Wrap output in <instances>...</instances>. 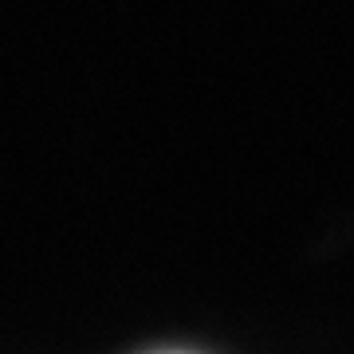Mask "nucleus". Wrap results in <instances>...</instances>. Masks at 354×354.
<instances>
[{
	"mask_svg": "<svg viewBox=\"0 0 354 354\" xmlns=\"http://www.w3.org/2000/svg\"><path fill=\"white\" fill-rule=\"evenodd\" d=\"M169 354H185V351H169Z\"/></svg>",
	"mask_w": 354,
	"mask_h": 354,
	"instance_id": "obj_1",
	"label": "nucleus"
}]
</instances>
